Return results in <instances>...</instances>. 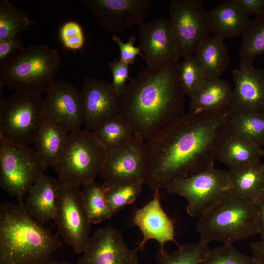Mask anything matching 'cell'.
Listing matches in <instances>:
<instances>
[{
	"label": "cell",
	"instance_id": "1",
	"mask_svg": "<svg viewBox=\"0 0 264 264\" xmlns=\"http://www.w3.org/2000/svg\"><path fill=\"white\" fill-rule=\"evenodd\" d=\"M229 109L189 111L152 135L144 143V182L154 192L173 181L215 165L229 133Z\"/></svg>",
	"mask_w": 264,
	"mask_h": 264
},
{
	"label": "cell",
	"instance_id": "2",
	"mask_svg": "<svg viewBox=\"0 0 264 264\" xmlns=\"http://www.w3.org/2000/svg\"><path fill=\"white\" fill-rule=\"evenodd\" d=\"M177 63L141 70L121 95L119 115L134 136L144 142L184 114L185 94L178 79Z\"/></svg>",
	"mask_w": 264,
	"mask_h": 264
},
{
	"label": "cell",
	"instance_id": "3",
	"mask_svg": "<svg viewBox=\"0 0 264 264\" xmlns=\"http://www.w3.org/2000/svg\"><path fill=\"white\" fill-rule=\"evenodd\" d=\"M63 242L32 218L24 201L0 205V264H48Z\"/></svg>",
	"mask_w": 264,
	"mask_h": 264
},
{
	"label": "cell",
	"instance_id": "4",
	"mask_svg": "<svg viewBox=\"0 0 264 264\" xmlns=\"http://www.w3.org/2000/svg\"><path fill=\"white\" fill-rule=\"evenodd\" d=\"M61 58L58 50L30 45L0 61V88L15 92L42 94L53 85Z\"/></svg>",
	"mask_w": 264,
	"mask_h": 264
},
{
	"label": "cell",
	"instance_id": "5",
	"mask_svg": "<svg viewBox=\"0 0 264 264\" xmlns=\"http://www.w3.org/2000/svg\"><path fill=\"white\" fill-rule=\"evenodd\" d=\"M197 230L201 242L233 245L259 234L256 201L231 196L198 218Z\"/></svg>",
	"mask_w": 264,
	"mask_h": 264
},
{
	"label": "cell",
	"instance_id": "6",
	"mask_svg": "<svg viewBox=\"0 0 264 264\" xmlns=\"http://www.w3.org/2000/svg\"><path fill=\"white\" fill-rule=\"evenodd\" d=\"M107 154V149L92 132L79 130L69 132L54 166L58 180L78 187L95 181Z\"/></svg>",
	"mask_w": 264,
	"mask_h": 264
},
{
	"label": "cell",
	"instance_id": "7",
	"mask_svg": "<svg viewBox=\"0 0 264 264\" xmlns=\"http://www.w3.org/2000/svg\"><path fill=\"white\" fill-rule=\"evenodd\" d=\"M165 190L186 199V211L192 217L199 218L232 196L228 171L216 168L215 165L176 179Z\"/></svg>",
	"mask_w": 264,
	"mask_h": 264
},
{
	"label": "cell",
	"instance_id": "8",
	"mask_svg": "<svg viewBox=\"0 0 264 264\" xmlns=\"http://www.w3.org/2000/svg\"><path fill=\"white\" fill-rule=\"evenodd\" d=\"M42 94L14 92L6 100L0 92V137L28 146L45 120Z\"/></svg>",
	"mask_w": 264,
	"mask_h": 264
},
{
	"label": "cell",
	"instance_id": "9",
	"mask_svg": "<svg viewBox=\"0 0 264 264\" xmlns=\"http://www.w3.org/2000/svg\"><path fill=\"white\" fill-rule=\"evenodd\" d=\"M46 169L35 150L0 137V186L18 202Z\"/></svg>",
	"mask_w": 264,
	"mask_h": 264
},
{
	"label": "cell",
	"instance_id": "10",
	"mask_svg": "<svg viewBox=\"0 0 264 264\" xmlns=\"http://www.w3.org/2000/svg\"><path fill=\"white\" fill-rule=\"evenodd\" d=\"M53 220L64 241L75 253H83L90 238L91 223L80 187L59 181Z\"/></svg>",
	"mask_w": 264,
	"mask_h": 264
},
{
	"label": "cell",
	"instance_id": "11",
	"mask_svg": "<svg viewBox=\"0 0 264 264\" xmlns=\"http://www.w3.org/2000/svg\"><path fill=\"white\" fill-rule=\"evenodd\" d=\"M169 12V22L181 57L193 56L211 33L208 10L201 0H173Z\"/></svg>",
	"mask_w": 264,
	"mask_h": 264
},
{
	"label": "cell",
	"instance_id": "12",
	"mask_svg": "<svg viewBox=\"0 0 264 264\" xmlns=\"http://www.w3.org/2000/svg\"><path fill=\"white\" fill-rule=\"evenodd\" d=\"M97 24L104 30L121 32L143 22L152 7L150 0H83Z\"/></svg>",
	"mask_w": 264,
	"mask_h": 264
},
{
	"label": "cell",
	"instance_id": "13",
	"mask_svg": "<svg viewBox=\"0 0 264 264\" xmlns=\"http://www.w3.org/2000/svg\"><path fill=\"white\" fill-rule=\"evenodd\" d=\"M139 26L141 50L148 67H159L178 62L179 47L169 20L160 18Z\"/></svg>",
	"mask_w": 264,
	"mask_h": 264
},
{
	"label": "cell",
	"instance_id": "14",
	"mask_svg": "<svg viewBox=\"0 0 264 264\" xmlns=\"http://www.w3.org/2000/svg\"><path fill=\"white\" fill-rule=\"evenodd\" d=\"M83 124L92 131L105 121L119 114L121 96L111 84L88 77L81 90Z\"/></svg>",
	"mask_w": 264,
	"mask_h": 264
},
{
	"label": "cell",
	"instance_id": "15",
	"mask_svg": "<svg viewBox=\"0 0 264 264\" xmlns=\"http://www.w3.org/2000/svg\"><path fill=\"white\" fill-rule=\"evenodd\" d=\"M138 251L136 248L130 249L121 233L109 225L97 229L90 236L77 264H138Z\"/></svg>",
	"mask_w": 264,
	"mask_h": 264
},
{
	"label": "cell",
	"instance_id": "16",
	"mask_svg": "<svg viewBox=\"0 0 264 264\" xmlns=\"http://www.w3.org/2000/svg\"><path fill=\"white\" fill-rule=\"evenodd\" d=\"M43 112L45 119L69 132L80 130L83 124L81 91L66 81H55L44 99Z\"/></svg>",
	"mask_w": 264,
	"mask_h": 264
},
{
	"label": "cell",
	"instance_id": "17",
	"mask_svg": "<svg viewBox=\"0 0 264 264\" xmlns=\"http://www.w3.org/2000/svg\"><path fill=\"white\" fill-rule=\"evenodd\" d=\"M253 62L241 59L239 67L233 71L231 114L264 111V70L256 68Z\"/></svg>",
	"mask_w": 264,
	"mask_h": 264
},
{
	"label": "cell",
	"instance_id": "18",
	"mask_svg": "<svg viewBox=\"0 0 264 264\" xmlns=\"http://www.w3.org/2000/svg\"><path fill=\"white\" fill-rule=\"evenodd\" d=\"M144 143L143 140L134 136L125 146L108 152L99 175L105 179V182L144 181Z\"/></svg>",
	"mask_w": 264,
	"mask_h": 264
},
{
	"label": "cell",
	"instance_id": "19",
	"mask_svg": "<svg viewBox=\"0 0 264 264\" xmlns=\"http://www.w3.org/2000/svg\"><path fill=\"white\" fill-rule=\"evenodd\" d=\"M159 192L158 190L154 191L152 199L135 212L133 223L139 228L143 235L137 249L143 250L148 241L154 240L160 246L158 255H162L166 252L164 245L166 242H176L174 223L161 205Z\"/></svg>",
	"mask_w": 264,
	"mask_h": 264
},
{
	"label": "cell",
	"instance_id": "20",
	"mask_svg": "<svg viewBox=\"0 0 264 264\" xmlns=\"http://www.w3.org/2000/svg\"><path fill=\"white\" fill-rule=\"evenodd\" d=\"M59 181L44 173L36 180L26 195L24 207L38 222L44 223L55 216Z\"/></svg>",
	"mask_w": 264,
	"mask_h": 264
},
{
	"label": "cell",
	"instance_id": "21",
	"mask_svg": "<svg viewBox=\"0 0 264 264\" xmlns=\"http://www.w3.org/2000/svg\"><path fill=\"white\" fill-rule=\"evenodd\" d=\"M211 33L223 39L242 35L251 19L237 0H229L208 10Z\"/></svg>",
	"mask_w": 264,
	"mask_h": 264
},
{
	"label": "cell",
	"instance_id": "22",
	"mask_svg": "<svg viewBox=\"0 0 264 264\" xmlns=\"http://www.w3.org/2000/svg\"><path fill=\"white\" fill-rule=\"evenodd\" d=\"M263 156V148L256 142L229 132L219 149L217 159L232 170L261 161Z\"/></svg>",
	"mask_w": 264,
	"mask_h": 264
},
{
	"label": "cell",
	"instance_id": "23",
	"mask_svg": "<svg viewBox=\"0 0 264 264\" xmlns=\"http://www.w3.org/2000/svg\"><path fill=\"white\" fill-rule=\"evenodd\" d=\"M233 88L226 79H208L190 98V111L216 112L228 109Z\"/></svg>",
	"mask_w": 264,
	"mask_h": 264
},
{
	"label": "cell",
	"instance_id": "24",
	"mask_svg": "<svg viewBox=\"0 0 264 264\" xmlns=\"http://www.w3.org/2000/svg\"><path fill=\"white\" fill-rule=\"evenodd\" d=\"M232 196L254 201L264 196V162L228 170Z\"/></svg>",
	"mask_w": 264,
	"mask_h": 264
},
{
	"label": "cell",
	"instance_id": "25",
	"mask_svg": "<svg viewBox=\"0 0 264 264\" xmlns=\"http://www.w3.org/2000/svg\"><path fill=\"white\" fill-rule=\"evenodd\" d=\"M193 56L207 79L220 78L230 61L224 39L210 35L199 44Z\"/></svg>",
	"mask_w": 264,
	"mask_h": 264
},
{
	"label": "cell",
	"instance_id": "26",
	"mask_svg": "<svg viewBox=\"0 0 264 264\" xmlns=\"http://www.w3.org/2000/svg\"><path fill=\"white\" fill-rule=\"evenodd\" d=\"M69 132L45 119L35 140V151L44 166L54 167L63 151Z\"/></svg>",
	"mask_w": 264,
	"mask_h": 264
},
{
	"label": "cell",
	"instance_id": "27",
	"mask_svg": "<svg viewBox=\"0 0 264 264\" xmlns=\"http://www.w3.org/2000/svg\"><path fill=\"white\" fill-rule=\"evenodd\" d=\"M91 132L108 152L125 146L134 136L130 125L119 114L105 121Z\"/></svg>",
	"mask_w": 264,
	"mask_h": 264
},
{
	"label": "cell",
	"instance_id": "28",
	"mask_svg": "<svg viewBox=\"0 0 264 264\" xmlns=\"http://www.w3.org/2000/svg\"><path fill=\"white\" fill-rule=\"evenodd\" d=\"M36 23L22 9L7 0H0V41L17 36Z\"/></svg>",
	"mask_w": 264,
	"mask_h": 264
},
{
	"label": "cell",
	"instance_id": "29",
	"mask_svg": "<svg viewBox=\"0 0 264 264\" xmlns=\"http://www.w3.org/2000/svg\"><path fill=\"white\" fill-rule=\"evenodd\" d=\"M229 132L245 136L264 148V111L231 114Z\"/></svg>",
	"mask_w": 264,
	"mask_h": 264
},
{
	"label": "cell",
	"instance_id": "30",
	"mask_svg": "<svg viewBox=\"0 0 264 264\" xmlns=\"http://www.w3.org/2000/svg\"><path fill=\"white\" fill-rule=\"evenodd\" d=\"M82 192L91 223L97 224L112 217L106 198L104 185L95 181L82 187Z\"/></svg>",
	"mask_w": 264,
	"mask_h": 264
},
{
	"label": "cell",
	"instance_id": "31",
	"mask_svg": "<svg viewBox=\"0 0 264 264\" xmlns=\"http://www.w3.org/2000/svg\"><path fill=\"white\" fill-rule=\"evenodd\" d=\"M144 183L142 180L120 183L105 182L106 198L112 217L135 200Z\"/></svg>",
	"mask_w": 264,
	"mask_h": 264
},
{
	"label": "cell",
	"instance_id": "32",
	"mask_svg": "<svg viewBox=\"0 0 264 264\" xmlns=\"http://www.w3.org/2000/svg\"><path fill=\"white\" fill-rule=\"evenodd\" d=\"M242 35L241 59L254 61L256 57L264 55V14L251 20Z\"/></svg>",
	"mask_w": 264,
	"mask_h": 264
},
{
	"label": "cell",
	"instance_id": "33",
	"mask_svg": "<svg viewBox=\"0 0 264 264\" xmlns=\"http://www.w3.org/2000/svg\"><path fill=\"white\" fill-rule=\"evenodd\" d=\"M210 249L199 241L182 244L171 253L158 255L157 264H201Z\"/></svg>",
	"mask_w": 264,
	"mask_h": 264
},
{
	"label": "cell",
	"instance_id": "34",
	"mask_svg": "<svg viewBox=\"0 0 264 264\" xmlns=\"http://www.w3.org/2000/svg\"><path fill=\"white\" fill-rule=\"evenodd\" d=\"M178 79L185 95L190 98L208 79L193 56L184 58L177 64Z\"/></svg>",
	"mask_w": 264,
	"mask_h": 264
},
{
	"label": "cell",
	"instance_id": "35",
	"mask_svg": "<svg viewBox=\"0 0 264 264\" xmlns=\"http://www.w3.org/2000/svg\"><path fill=\"white\" fill-rule=\"evenodd\" d=\"M201 264H259L251 256L246 255L233 245L223 244L210 249Z\"/></svg>",
	"mask_w": 264,
	"mask_h": 264
},
{
	"label": "cell",
	"instance_id": "36",
	"mask_svg": "<svg viewBox=\"0 0 264 264\" xmlns=\"http://www.w3.org/2000/svg\"><path fill=\"white\" fill-rule=\"evenodd\" d=\"M60 37L64 45L69 49H79L84 44L82 28L74 21L67 22L61 27Z\"/></svg>",
	"mask_w": 264,
	"mask_h": 264
},
{
	"label": "cell",
	"instance_id": "37",
	"mask_svg": "<svg viewBox=\"0 0 264 264\" xmlns=\"http://www.w3.org/2000/svg\"><path fill=\"white\" fill-rule=\"evenodd\" d=\"M129 66L120 59H115L109 63L112 75V82L111 84L121 96L127 85L126 82L129 78Z\"/></svg>",
	"mask_w": 264,
	"mask_h": 264
},
{
	"label": "cell",
	"instance_id": "38",
	"mask_svg": "<svg viewBox=\"0 0 264 264\" xmlns=\"http://www.w3.org/2000/svg\"><path fill=\"white\" fill-rule=\"evenodd\" d=\"M112 40L118 46L120 51V60L129 65H133L137 55H140L145 59V56L141 53L140 46H134L136 40L134 36H131L126 43L123 42L117 35L113 34Z\"/></svg>",
	"mask_w": 264,
	"mask_h": 264
},
{
	"label": "cell",
	"instance_id": "39",
	"mask_svg": "<svg viewBox=\"0 0 264 264\" xmlns=\"http://www.w3.org/2000/svg\"><path fill=\"white\" fill-rule=\"evenodd\" d=\"M23 48L17 36L0 41V61Z\"/></svg>",
	"mask_w": 264,
	"mask_h": 264
},
{
	"label": "cell",
	"instance_id": "40",
	"mask_svg": "<svg viewBox=\"0 0 264 264\" xmlns=\"http://www.w3.org/2000/svg\"><path fill=\"white\" fill-rule=\"evenodd\" d=\"M245 13L250 17L264 14V0H237Z\"/></svg>",
	"mask_w": 264,
	"mask_h": 264
},
{
	"label": "cell",
	"instance_id": "41",
	"mask_svg": "<svg viewBox=\"0 0 264 264\" xmlns=\"http://www.w3.org/2000/svg\"><path fill=\"white\" fill-rule=\"evenodd\" d=\"M251 249L254 259L259 264H264V241L252 243Z\"/></svg>",
	"mask_w": 264,
	"mask_h": 264
},
{
	"label": "cell",
	"instance_id": "42",
	"mask_svg": "<svg viewBox=\"0 0 264 264\" xmlns=\"http://www.w3.org/2000/svg\"><path fill=\"white\" fill-rule=\"evenodd\" d=\"M258 211L259 235L264 241V196L256 201Z\"/></svg>",
	"mask_w": 264,
	"mask_h": 264
},
{
	"label": "cell",
	"instance_id": "43",
	"mask_svg": "<svg viewBox=\"0 0 264 264\" xmlns=\"http://www.w3.org/2000/svg\"><path fill=\"white\" fill-rule=\"evenodd\" d=\"M48 264H70V263L66 261L56 262L52 260Z\"/></svg>",
	"mask_w": 264,
	"mask_h": 264
},
{
	"label": "cell",
	"instance_id": "44",
	"mask_svg": "<svg viewBox=\"0 0 264 264\" xmlns=\"http://www.w3.org/2000/svg\"><path fill=\"white\" fill-rule=\"evenodd\" d=\"M263 150H264V156H263V157L264 158V148H263Z\"/></svg>",
	"mask_w": 264,
	"mask_h": 264
}]
</instances>
